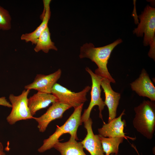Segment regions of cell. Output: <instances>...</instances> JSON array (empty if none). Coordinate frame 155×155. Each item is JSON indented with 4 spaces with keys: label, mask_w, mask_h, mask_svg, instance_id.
I'll list each match as a JSON object with an SVG mask.
<instances>
[{
    "label": "cell",
    "mask_w": 155,
    "mask_h": 155,
    "mask_svg": "<svg viewBox=\"0 0 155 155\" xmlns=\"http://www.w3.org/2000/svg\"><path fill=\"white\" fill-rule=\"evenodd\" d=\"M133 124L136 130L147 139L151 140L155 130L154 101L144 100L135 107Z\"/></svg>",
    "instance_id": "7a4b0ae2"
},
{
    "label": "cell",
    "mask_w": 155,
    "mask_h": 155,
    "mask_svg": "<svg viewBox=\"0 0 155 155\" xmlns=\"http://www.w3.org/2000/svg\"><path fill=\"white\" fill-rule=\"evenodd\" d=\"M101 141L102 147L106 155H109L111 153L118 154L119 144L122 143L124 137H104L98 135Z\"/></svg>",
    "instance_id": "ac0fdd59"
},
{
    "label": "cell",
    "mask_w": 155,
    "mask_h": 155,
    "mask_svg": "<svg viewBox=\"0 0 155 155\" xmlns=\"http://www.w3.org/2000/svg\"><path fill=\"white\" fill-rule=\"evenodd\" d=\"M62 71L59 69L55 72L48 75L37 74L33 82L24 87L26 90L34 89L38 92L51 94L54 85L60 78Z\"/></svg>",
    "instance_id": "9c48e42d"
},
{
    "label": "cell",
    "mask_w": 155,
    "mask_h": 155,
    "mask_svg": "<svg viewBox=\"0 0 155 155\" xmlns=\"http://www.w3.org/2000/svg\"><path fill=\"white\" fill-rule=\"evenodd\" d=\"M71 107L69 105L57 101L53 103L45 113L39 117L33 118L38 123L39 131L44 132L51 121L61 118L64 113Z\"/></svg>",
    "instance_id": "ba28073f"
},
{
    "label": "cell",
    "mask_w": 155,
    "mask_h": 155,
    "mask_svg": "<svg viewBox=\"0 0 155 155\" xmlns=\"http://www.w3.org/2000/svg\"><path fill=\"white\" fill-rule=\"evenodd\" d=\"M11 17L9 11L0 5V29L8 30L11 28Z\"/></svg>",
    "instance_id": "d6986e66"
},
{
    "label": "cell",
    "mask_w": 155,
    "mask_h": 155,
    "mask_svg": "<svg viewBox=\"0 0 155 155\" xmlns=\"http://www.w3.org/2000/svg\"><path fill=\"white\" fill-rule=\"evenodd\" d=\"M56 101V98L52 94L38 92L28 98V106L33 117L37 111L45 108L51 103Z\"/></svg>",
    "instance_id": "5bb4252c"
},
{
    "label": "cell",
    "mask_w": 155,
    "mask_h": 155,
    "mask_svg": "<svg viewBox=\"0 0 155 155\" xmlns=\"http://www.w3.org/2000/svg\"><path fill=\"white\" fill-rule=\"evenodd\" d=\"M50 50L57 51V49L51 40V33L47 26L38 38L34 50L36 52L42 51L47 53Z\"/></svg>",
    "instance_id": "e0dca14e"
},
{
    "label": "cell",
    "mask_w": 155,
    "mask_h": 155,
    "mask_svg": "<svg viewBox=\"0 0 155 155\" xmlns=\"http://www.w3.org/2000/svg\"><path fill=\"white\" fill-rule=\"evenodd\" d=\"M53 148L59 151L61 155H86L84 151L81 142H77L74 137L71 136L67 142H60L58 141Z\"/></svg>",
    "instance_id": "9a60e30c"
},
{
    "label": "cell",
    "mask_w": 155,
    "mask_h": 155,
    "mask_svg": "<svg viewBox=\"0 0 155 155\" xmlns=\"http://www.w3.org/2000/svg\"><path fill=\"white\" fill-rule=\"evenodd\" d=\"M132 146H133V147L134 148V149H135V150H136V151H137V154H138V155H140L139 154V153H138V152H137V150L136 148H135V146H134L133 145Z\"/></svg>",
    "instance_id": "603a6c76"
},
{
    "label": "cell",
    "mask_w": 155,
    "mask_h": 155,
    "mask_svg": "<svg viewBox=\"0 0 155 155\" xmlns=\"http://www.w3.org/2000/svg\"><path fill=\"white\" fill-rule=\"evenodd\" d=\"M3 148L2 143L0 142V155H5V153L3 152Z\"/></svg>",
    "instance_id": "7402d4cb"
},
{
    "label": "cell",
    "mask_w": 155,
    "mask_h": 155,
    "mask_svg": "<svg viewBox=\"0 0 155 155\" xmlns=\"http://www.w3.org/2000/svg\"><path fill=\"white\" fill-rule=\"evenodd\" d=\"M91 89L90 86H87L82 91L75 92L56 83L52 88L51 94L57 102L69 105L75 109L87 100L86 96Z\"/></svg>",
    "instance_id": "8992f818"
},
{
    "label": "cell",
    "mask_w": 155,
    "mask_h": 155,
    "mask_svg": "<svg viewBox=\"0 0 155 155\" xmlns=\"http://www.w3.org/2000/svg\"><path fill=\"white\" fill-rule=\"evenodd\" d=\"M84 123V127L87 132L85 138L81 142L84 148L87 150L91 155H104L98 135H95L93 133L92 119L90 118Z\"/></svg>",
    "instance_id": "8fae6325"
},
{
    "label": "cell",
    "mask_w": 155,
    "mask_h": 155,
    "mask_svg": "<svg viewBox=\"0 0 155 155\" xmlns=\"http://www.w3.org/2000/svg\"><path fill=\"white\" fill-rule=\"evenodd\" d=\"M122 42L121 39H118L109 44L98 47H95L92 43H86L81 47L79 57L80 59L88 58L94 62L98 68L94 73L102 78H106L111 82L115 83V81L109 73L107 64L112 51Z\"/></svg>",
    "instance_id": "6da1fadb"
},
{
    "label": "cell",
    "mask_w": 155,
    "mask_h": 155,
    "mask_svg": "<svg viewBox=\"0 0 155 155\" xmlns=\"http://www.w3.org/2000/svg\"><path fill=\"white\" fill-rule=\"evenodd\" d=\"M124 110L120 115L112 119L107 123H104L102 127L98 129L99 134L105 137H123L127 136L124 132L126 125L125 120H122V116L125 114Z\"/></svg>",
    "instance_id": "4fadbf2b"
},
{
    "label": "cell",
    "mask_w": 155,
    "mask_h": 155,
    "mask_svg": "<svg viewBox=\"0 0 155 155\" xmlns=\"http://www.w3.org/2000/svg\"><path fill=\"white\" fill-rule=\"evenodd\" d=\"M86 71L90 75L92 80V86L91 92V100L88 108L84 110L81 116L82 123L88 120L90 118V115L93 107L97 105L99 111V117L104 122L102 115V111L105 106L104 101L101 97V89L100 88L101 79L102 78L96 74L88 67L86 68Z\"/></svg>",
    "instance_id": "52a82bcc"
},
{
    "label": "cell",
    "mask_w": 155,
    "mask_h": 155,
    "mask_svg": "<svg viewBox=\"0 0 155 155\" xmlns=\"http://www.w3.org/2000/svg\"><path fill=\"white\" fill-rule=\"evenodd\" d=\"M0 105L11 108L12 106L10 103L8 102L5 97L0 98Z\"/></svg>",
    "instance_id": "44dd1931"
},
{
    "label": "cell",
    "mask_w": 155,
    "mask_h": 155,
    "mask_svg": "<svg viewBox=\"0 0 155 155\" xmlns=\"http://www.w3.org/2000/svg\"><path fill=\"white\" fill-rule=\"evenodd\" d=\"M51 12L50 6L47 9L42 22L39 26L33 32L22 34L21 36L22 40L26 42H30L32 44H36L38 38L42 32L48 26V24L50 19Z\"/></svg>",
    "instance_id": "2e32d148"
},
{
    "label": "cell",
    "mask_w": 155,
    "mask_h": 155,
    "mask_svg": "<svg viewBox=\"0 0 155 155\" xmlns=\"http://www.w3.org/2000/svg\"><path fill=\"white\" fill-rule=\"evenodd\" d=\"M83 104L75 108L72 114L64 124L61 127H58L53 134L44 140L42 145L38 149L39 152H43L53 148L54 145L59 141V137L65 133H69L76 140H78L77 133L79 126L82 123L81 113Z\"/></svg>",
    "instance_id": "3957f363"
},
{
    "label": "cell",
    "mask_w": 155,
    "mask_h": 155,
    "mask_svg": "<svg viewBox=\"0 0 155 155\" xmlns=\"http://www.w3.org/2000/svg\"><path fill=\"white\" fill-rule=\"evenodd\" d=\"M51 1V0H44L43 1L44 4V9L42 14L40 16V18L42 20L44 16L47 7L50 6Z\"/></svg>",
    "instance_id": "ffe728a7"
},
{
    "label": "cell",
    "mask_w": 155,
    "mask_h": 155,
    "mask_svg": "<svg viewBox=\"0 0 155 155\" xmlns=\"http://www.w3.org/2000/svg\"><path fill=\"white\" fill-rule=\"evenodd\" d=\"M138 18L140 22L133 31V34L138 37H142L144 34L143 43L145 46L155 42V8L147 5Z\"/></svg>",
    "instance_id": "277c9868"
},
{
    "label": "cell",
    "mask_w": 155,
    "mask_h": 155,
    "mask_svg": "<svg viewBox=\"0 0 155 155\" xmlns=\"http://www.w3.org/2000/svg\"><path fill=\"white\" fill-rule=\"evenodd\" d=\"M132 90L140 96L147 97L155 101V88L148 73L143 69L139 78L131 84Z\"/></svg>",
    "instance_id": "30bf717a"
},
{
    "label": "cell",
    "mask_w": 155,
    "mask_h": 155,
    "mask_svg": "<svg viewBox=\"0 0 155 155\" xmlns=\"http://www.w3.org/2000/svg\"><path fill=\"white\" fill-rule=\"evenodd\" d=\"M115 155H117V154H115Z\"/></svg>",
    "instance_id": "cb8c5ba5"
},
{
    "label": "cell",
    "mask_w": 155,
    "mask_h": 155,
    "mask_svg": "<svg viewBox=\"0 0 155 155\" xmlns=\"http://www.w3.org/2000/svg\"><path fill=\"white\" fill-rule=\"evenodd\" d=\"M111 82L105 78L101 79V86L104 90L105 96L104 101L108 109L109 117L108 122L116 117L117 109L121 97L120 93L114 91L112 88Z\"/></svg>",
    "instance_id": "7c38bea8"
},
{
    "label": "cell",
    "mask_w": 155,
    "mask_h": 155,
    "mask_svg": "<svg viewBox=\"0 0 155 155\" xmlns=\"http://www.w3.org/2000/svg\"><path fill=\"white\" fill-rule=\"evenodd\" d=\"M30 90H24L18 96L13 94L9 95L12 109L6 119L10 124L13 125L20 120L33 118L28 106V96Z\"/></svg>",
    "instance_id": "5b68a950"
}]
</instances>
